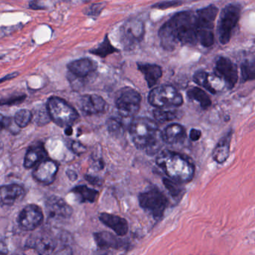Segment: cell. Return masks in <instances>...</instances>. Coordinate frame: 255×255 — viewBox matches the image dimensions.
Returning <instances> with one entry per match:
<instances>
[{
    "label": "cell",
    "instance_id": "6da1fadb",
    "mask_svg": "<svg viewBox=\"0 0 255 255\" xmlns=\"http://www.w3.org/2000/svg\"><path fill=\"white\" fill-rule=\"evenodd\" d=\"M159 37L162 48L168 51L182 46L195 45L198 39L195 14L186 11L174 14L159 29Z\"/></svg>",
    "mask_w": 255,
    "mask_h": 255
},
{
    "label": "cell",
    "instance_id": "7a4b0ae2",
    "mask_svg": "<svg viewBox=\"0 0 255 255\" xmlns=\"http://www.w3.org/2000/svg\"><path fill=\"white\" fill-rule=\"evenodd\" d=\"M129 135L135 147L145 150L147 154H156L162 141L157 123L147 118H135L129 125Z\"/></svg>",
    "mask_w": 255,
    "mask_h": 255
},
{
    "label": "cell",
    "instance_id": "3957f363",
    "mask_svg": "<svg viewBox=\"0 0 255 255\" xmlns=\"http://www.w3.org/2000/svg\"><path fill=\"white\" fill-rule=\"evenodd\" d=\"M156 162L168 179L181 184L192 181L195 176L193 162L184 155L177 152L163 150L158 155Z\"/></svg>",
    "mask_w": 255,
    "mask_h": 255
},
{
    "label": "cell",
    "instance_id": "277c9868",
    "mask_svg": "<svg viewBox=\"0 0 255 255\" xmlns=\"http://www.w3.org/2000/svg\"><path fill=\"white\" fill-rule=\"evenodd\" d=\"M219 9L211 5L201 8L195 14L198 42L204 47H210L214 44V22Z\"/></svg>",
    "mask_w": 255,
    "mask_h": 255
},
{
    "label": "cell",
    "instance_id": "5b68a950",
    "mask_svg": "<svg viewBox=\"0 0 255 255\" xmlns=\"http://www.w3.org/2000/svg\"><path fill=\"white\" fill-rule=\"evenodd\" d=\"M47 110L50 120L62 128L71 127L79 119L77 110L65 100L51 97L47 101Z\"/></svg>",
    "mask_w": 255,
    "mask_h": 255
},
{
    "label": "cell",
    "instance_id": "8992f818",
    "mask_svg": "<svg viewBox=\"0 0 255 255\" xmlns=\"http://www.w3.org/2000/svg\"><path fill=\"white\" fill-rule=\"evenodd\" d=\"M241 7L238 4H229L221 11L217 26L218 39L222 44L231 40L233 31L240 20Z\"/></svg>",
    "mask_w": 255,
    "mask_h": 255
},
{
    "label": "cell",
    "instance_id": "52a82bcc",
    "mask_svg": "<svg viewBox=\"0 0 255 255\" xmlns=\"http://www.w3.org/2000/svg\"><path fill=\"white\" fill-rule=\"evenodd\" d=\"M140 207L155 219H160L169 204L168 198L158 188L153 187L138 195Z\"/></svg>",
    "mask_w": 255,
    "mask_h": 255
},
{
    "label": "cell",
    "instance_id": "ba28073f",
    "mask_svg": "<svg viewBox=\"0 0 255 255\" xmlns=\"http://www.w3.org/2000/svg\"><path fill=\"white\" fill-rule=\"evenodd\" d=\"M148 101L156 109H171L180 107L183 104L181 94L170 85L158 86L150 91Z\"/></svg>",
    "mask_w": 255,
    "mask_h": 255
},
{
    "label": "cell",
    "instance_id": "9c48e42d",
    "mask_svg": "<svg viewBox=\"0 0 255 255\" xmlns=\"http://www.w3.org/2000/svg\"><path fill=\"white\" fill-rule=\"evenodd\" d=\"M141 97L135 89L125 87L121 89L116 97V104L119 114L124 118L132 117L139 111Z\"/></svg>",
    "mask_w": 255,
    "mask_h": 255
},
{
    "label": "cell",
    "instance_id": "30bf717a",
    "mask_svg": "<svg viewBox=\"0 0 255 255\" xmlns=\"http://www.w3.org/2000/svg\"><path fill=\"white\" fill-rule=\"evenodd\" d=\"M144 35V23L138 19H129L121 27V44L125 50H132L141 42Z\"/></svg>",
    "mask_w": 255,
    "mask_h": 255
},
{
    "label": "cell",
    "instance_id": "8fae6325",
    "mask_svg": "<svg viewBox=\"0 0 255 255\" xmlns=\"http://www.w3.org/2000/svg\"><path fill=\"white\" fill-rule=\"evenodd\" d=\"M44 219L42 210L35 204L26 206L19 213L17 222L23 231H33L36 229Z\"/></svg>",
    "mask_w": 255,
    "mask_h": 255
},
{
    "label": "cell",
    "instance_id": "7c38bea8",
    "mask_svg": "<svg viewBox=\"0 0 255 255\" xmlns=\"http://www.w3.org/2000/svg\"><path fill=\"white\" fill-rule=\"evenodd\" d=\"M215 74L225 82L228 89H231L238 80V68L228 58L220 56L216 61Z\"/></svg>",
    "mask_w": 255,
    "mask_h": 255
},
{
    "label": "cell",
    "instance_id": "4fadbf2b",
    "mask_svg": "<svg viewBox=\"0 0 255 255\" xmlns=\"http://www.w3.org/2000/svg\"><path fill=\"white\" fill-rule=\"evenodd\" d=\"M59 171V165L55 161L45 159L35 167L32 173L34 179L38 183L50 185L54 182Z\"/></svg>",
    "mask_w": 255,
    "mask_h": 255
},
{
    "label": "cell",
    "instance_id": "5bb4252c",
    "mask_svg": "<svg viewBox=\"0 0 255 255\" xmlns=\"http://www.w3.org/2000/svg\"><path fill=\"white\" fill-rule=\"evenodd\" d=\"M46 210L52 219H67L71 217L73 210L65 200L57 196H51L46 201Z\"/></svg>",
    "mask_w": 255,
    "mask_h": 255
},
{
    "label": "cell",
    "instance_id": "9a60e30c",
    "mask_svg": "<svg viewBox=\"0 0 255 255\" xmlns=\"http://www.w3.org/2000/svg\"><path fill=\"white\" fill-rule=\"evenodd\" d=\"M80 110L89 116L100 114L105 112L107 103L102 97L96 95H86L80 100Z\"/></svg>",
    "mask_w": 255,
    "mask_h": 255
},
{
    "label": "cell",
    "instance_id": "2e32d148",
    "mask_svg": "<svg viewBox=\"0 0 255 255\" xmlns=\"http://www.w3.org/2000/svg\"><path fill=\"white\" fill-rule=\"evenodd\" d=\"M98 65L91 59H77L68 65V69L73 77L79 79H85L96 71Z\"/></svg>",
    "mask_w": 255,
    "mask_h": 255
},
{
    "label": "cell",
    "instance_id": "e0dca14e",
    "mask_svg": "<svg viewBox=\"0 0 255 255\" xmlns=\"http://www.w3.org/2000/svg\"><path fill=\"white\" fill-rule=\"evenodd\" d=\"M94 238L99 249H113L119 250L128 247V243L126 242L107 231L95 233L94 234Z\"/></svg>",
    "mask_w": 255,
    "mask_h": 255
},
{
    "label": "cell",
    "instance_id": "ac0fdd59",
    "mask_svg": "<svg viewBox=\"0 0 255 255\" xmlns=\"http://www.w3.org/2000/svg\"><path fill=\"white\" fill-rule=\"evenodd\" d=\"M99 219L104 225L113 230L116 235L125 237L129 231L128 221L124 218L116 215L102 213L100 214Z\"/></svg>",
    "mask_w": 255,
    "mask_h": 255
},
{
    "label": "cell",
    "instance_id": "d6986e66",
    "mask_svg": "<svg viewBox=\"0 0 255 255\" xmlns=\"http://www.w3.org/2000/svg\"><path fill=\"white\" fill-rule=\"evenodd\" d=\"M25 195L24 189L18 184L0 186V205H12Z\"/></svg>",
    "mask_w": 255,
    "mask_h": 255
},
{
    "label": "cell",
    "instance_id": "ffe728a7",
    "mask_svg": "<svg viewBox=\"0 0 255 255\" xmlns=\"http://www.w3.org/2000/svg\"><path fill=\"white\" fill-rule=\"evenodd\" d=\"M47 153L42 143H36L29 147L24 157L25 168H32L37 166L42 161L47 159Z\"/></svg>",
    "mask_w": 255,
    "mask_h": 255
},
{
    "label": "cell",
    "instance_id": "44dd1931",
    "mask_svg": "<svg viewBox=\"0 0 255 255\" xmlns=\"http://www.w3.org/2000/svg\"><path fill=\"white\" fill-rule=\"evenodd\" d=\"M161 135L163 142L168 144H179L186 139V129L179 124H171L164 129Z\"/></svg>",
    "mask_w": 255,
    "mask_h": 255
},
{
    "label": "cell",
    "instance_id": "7402d4cb",
    "mask_svg": "<svg viewBox=\"0 0 255 255\" xmlns=\"http://www.w3.org/2000/svg\"><path fill=\"white\" fill-rule=\"evenodd\" d=\"M232 131H229L226 135H224L215 147L213 151V159L217 163L222 164L229 157L230 147H231Z\"/></svg>",
    "mask_w": 255,
    "mask_h": 255
},
{
    "label": "cell",
    "instance_id": "603a6c76",
    "mask_svg": "<svg viewBox=\"0 0 255 255\" xmlns=\"http://www.w3.org/2000/svg\"><path fill=\"white\" fill-rule=\"evenodd\" d=\"M138 69L144 75L149 88L153 87L162 77V71L160 66L154 64H139Z\"/></svg>",
    "mask_w": 255,
    "mask_h": 255
},
{
    "label": "cell",
    "instance_id": "cb8c5ba5",
    "mask_svg": "<svg viewBox=\"0 0 255 255\" xmlns=\"http://www.w3.org/2000/svg\"><path fill=\"white\" fill-rule=\"evenodd\" d=\"M32 247L38 255H51L56 248V243L50 237H41L32 243Z\"/></svg>",
    "mask_w": 255,
    "mask_h": 255
},
{
    "label": "cell",
    "instance_id": "d4e9b609",
    "mask_svg": "<svg viewBox=\"0 0 255 255\" xmlns=\"http://www.w3.org/2000/svg\"><path fill=\"white\" fill-rule=\"evenodd\" d=\"M186 95L190 101L198 103L203 110H207L211 106L212 102L210 97L200 88H191L186 92Z\"/></svg>",
    "mask_w": 255,
    "mask_h": 255
},
{
    "label": "cell",
    "instance_id": "484cf974",
    "mask_svg": "<svg viewBox=\"0 0 255 255\" xmlns=\"http://www.w3.org/2000/svg\"><path fill=\"white\" fill-rule=\"evenodd\" d=\"M72 192L81 202L94 203L99 195V192L96 189H91L85 185L76 186L72 189Z\"/></svg>",
    "mask_w": 255,
    "mask_h": 255
},
{
    "label": "cell",
    "instance_id": "4316f807",
    "mask_svg": "<svg viewBox=\"0 0 255 255\" xmlns=\"http://www.w3.org/2000/svg\"><path fill=\"white\" fill-rule=\"evenodd\" d=\"M193 80L195 83L199 85L201 87L208 91L210 93L215 95L216 94V91L213 88L212 85V80H213V75H210L205 71H197L193 76Z\"/></svg>",
    "mask_w": 255,
    "mask_h": 255
},
{
    "label": "cell",
    "instance_id": "83f0119b",
    "mask_svg": "<svg viewBox=\"0 0 255 255\" xmlns=\"http://www.w3.org/2000/svg\"><path fill=\"white\" fill-rule=\"evenodd\" d=\"M116 52H119V50L111 44L107 35H106L104 41L99 44L98 47L90 50L91 53L101 58H106L109 55L113 54Z\"/></svg>",
    "mask_w": 255,
    "mask_h": 255
},
{
    "label": "cell",
    "instance_id": "f1b7e54d",
    "mask_svg": "<svg viewBox=\"0 0 255 255\" xmlns=\"http://www.w3.org/2000/svg\"><path fill=\"white\" fill-rule=\"evenodd\" d=\"M164 186L166 188L170 195L176 200H180L184 195L186 189L183 187V184L170 180L168 178H163L162 180Z\"/></svg>",
    "mask_w": 255,
    "mask_h": 255
},
{
    "label": "cell",
    "instance_id": "f546056e",
    "mask_svg": "<svg viewBox=\"0 0 255 255\" xmlns=\"http://www.w3.org/2000/svg\"><path fill=\"white\" fill-rule=\"evenodd\" d=\"M153 113L155 120L160 123L174 121L179 116L177 110L171 109H155Z\"/></svg>",
    "mask_w": 255,
    "mask_h": 255
},
{
    "label": "cell",
    "instance_id": "4dcf8cb0",
    "mask_svg": "<svg viewBox=\"0 0 255 255\" xmlns=\"http://www.w3.org/2000/svg\"><path fill=\"white\" fill-rule=\"evenodd\" d=\"M242 80L243 82L255 80V65L254 61H246L241 65Z\"/></svg>",
    "mask_w": 255,
    "mask_h": 255
},
{
    "label": "cell",
    "instance_id": "1f68e13d",
    "mask_svg": "<svg viewBox=\"0 0 255 255\" xmlns=\"http://www.w3.org/2000/svg\"><path fill=\"white\" fill-rule=\"evenodd\" d=\"M32 113L28 110H21L17 112L14 116V122L19 128H26L32 122Z\"/></svg>",
    "mask_w": 255,
    "mask_h": 255
},
{
    "label": "cell",
    "instance_id": "d6a6232c",
    "mask_svg": "<svg viewBox=\"0 0 255 255\" xmlns=\"http://www.w3.org/2000/svg\"><path fill=\"white\" fill-rule=\"evenodd\" d=\"M107 128L110 133L112 135H122L124 132V124L120 119L116 118H110L107 120Z\"/></svg>",
    "mask_w": 255,
    "mask_h": 255
},
{
    "label": "cell",
    "instance_id": "836d02e7",
    "mask_svg": "<svg viewBox=\"0 0 255 255\" xmlns=\"http://www.w3.org/2000/svg\"><path fill=\"white\" fill-rule=\"evenodd\" d=\"M104 5H105L104 3L94 4V5H91L89 8L86 10L85 14L89 16L96 17V16H98L101 14V11L104 9V7H105Z\"/></svg>",
    "mask_w": 255,
    "mask_h": 255
},
{
    "label": "cell",
    "instance_id": "e575fe53",
    "mask_svg": "<svg viewBox=\"0 0 255 255\" xmlns=\"http://www.w3.org/2000/svg\"><path fill=\"white\" fill-rule=\"evenodd\" d=\"M182 4L183 2H178V1H166V2H158L153 5L152 8H157V9H167L172 7L179 6Z\"/></svg>",
    "mask_w": 255,
    "mask_h": 255
},
{
    "label": "cell",
    "instance_id": "d590c367",
    "mask_svg": "<svg viewBox=\"0 0 255 255\" xmlns=\"http://www.w3.org/2000/svg\"><path fill=\"white\" fill-rule=\"evenodd\" d=\"M71 150L77 155H81L86 151V147L80 141H74L71 144Z\"/></svg>",
    "mask_w": 255,
    "mask_h": 255
},
{
    "label": "cell",
    "instance_id": "8d00e7d4",
    "mask_svg": "<svg viewBox=\"0 0 255 255\" xmlns=\"http://www.w3.org/2000/svg\"><path fill=\"white\" fill-rule=\"evenodd\" d=\"M11 125V119L3 115L0 114V131L9 128Z\"/></svg>",
    "mask_w": 255,
    "mask_h": 255
},
{
    "label": "cell",
    "instance_id": "74e56055",
    "mask_svg": "<svg viewBox=\"0 0 255 255\" xmlns=\"http://www.w3.org/2000/svg\"><path fill=\"white\" fill-rule=\"evenodd\" d=\"M201 135H202V132L199 129H192L189 132V138L192 141H198L201 138Z\"/></svg>",
    "mask_w": 255,
    "mask_h": 255
},
{
    "label": "cell",
    "instance_id": "f35d334b",
    "mask_svg": "<svg viewBox=\"0 0 255 255\" xmlns=\"http://www.w3.org/2000/svg\"><path fill=\"white\" fill-rule=\"evenodd\" d=\"M86 179L92 184L96 185V186H101L102 184V180L98 177L92 175H86Z\"/></svg>",
    "mask_w": 255,
    "mask_h": 255
},
{
    "label": "cell",
    "instance_id": "ab89813d",
    "mask_svg": "<svg viewBox=\"0 0 255 255\" xmlns=\"http://www.w3.org/2000/svg\"><path fill=\"white\" fill-rule=\"evenodd\" d=\"M53 255H73L72 250H71V248L69 247L63 248V249L58 251V252Z\"/></svg>",
    "mask_w": 255,
    "mask_h": 255
},
{
    "label": "cell",
    "instance_id": "60d3db41",
    "mask_svg": "<svg viewBox=\"0 0 255 255\" xmlns=\"http://www.w3.org/2000/svg\"><path fill=\"white\" fill-rule=\"evenodd\" d=\"M18 75V72H14L12 73V74H8V75L5 76V77L0 79V83H4V82L7 81V80H11V79L15 78V77H17Z\"/></svg>",
    "mask_w": 255,
    "mask_h": 255
},
{
    "label": "cell",
    "instance_id": "b9f144b4",
    "mask_svg": "<svg viewBox=\"0 0 255 255\" xmlns=\"http://www.w3.org/2000/svg\"><path fill=\"white\" fill-rule=\"evenodd\" d=\"M29 7L30 8H32L34 10H40V9H44V5H40L39 2H32L29 4Z\"/></svg>",
    "mask_w": 255,
    "mask_h": 255
},
{
    "label": "cell",
    "instance_id": "7bdbcfd3",
    "mask_svg": "<svg viewBox=\"0 0 255 255\" xmlns=\"http://www.w3.org/2000/svg\"><path fill=\"white\" fill-rule=\"evenodd\" d=\"M8 251L7 249V246H5V243L0 242V255H6Z\"/></svg>",
    "mask_w": 255,
    "mask_h": 255
},
{
    "label": "cell",
    "instance_id": "ee69618b",
    "mask_svg": "<svg viewBox=\"0 0 255 255\" xmlns=\"http://www.w3.org/2000/svg\"><path fill=\"white\" fill-rule=\"evenodd\" d=\"M67 174H68V177H69L71 180H74L77 178V174L74 171H71V170H68L67 171Z\"/></svg>",
    "mask_w": 255,
    "mask_h": 255
},
{
    "label": "cell",
    "instance_id": "f6af8a7d",
    "mask_svg": "<svg viewBox=\"0 0 255 255\" xmlns=\"http://www.w3.org/2000/svg\"><path fill=\"white\" fill-rule=\"evenodd\" d=\"M73 133V129L71 127H68V128H66L65 129V134L67 135H71Z\"/></svg>",
    "mask_w": 255,
    "mask_h": 255
},
{
    "label": "cell",
    "instance_id": "bcb514c9",
    "mask_svg": "<svg viewBox=\"0 0 255 255\" xmlns=\"http://www.w3.org/2000/svg\"><path fill=\"white\" fill-rule=\"evenodd\" d=\"M23 255V254H16V255Z\"/></svg>",
    "mask_w": 255,
    "mask_h": 255
}]
</instances>
